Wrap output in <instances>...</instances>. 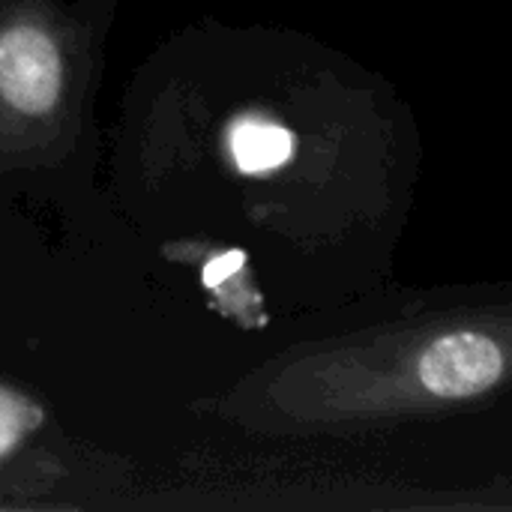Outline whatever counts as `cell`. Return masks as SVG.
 <instances>
[{
  "label": "cell",
  "mask_w": 512,
  "mask_h": 512,
  "mask_svg": "<svg viewBox=\"0 0 512 512\" xmlns=\"http://www.w3.org/2000/svg\"><path fill=\"white\" fill-rule=\"evenodd\" d=\"M60 51L48 33L15 24L0 36V96L21 114H45L60 96Z\"/></svg>",
  "instance_id": "1"
},
{
  "label": "cell",
  "mask_w": 512,
  "mask_h": 512,
  "mask_svg": "<svg viewBox=\"0 0 512 512\" xmlns=\"http://www.w3.org/2000/svg\"><path fill=\"white\" fill-rule=\"evenodd\" d=\"M504 375L501 348L480 333H450L420 357V381L441 399H468L495 387Z\"/></svg>",
  "instance_id": "2"
},
{
  "label": "cell",
  "mask_w": 512,
  "mask_h": 512,
  "mask_svg": "<svg viewBox=\"0 0 512 512\" xmlns=\"http://www.w3.org/2000/svg\"><path fill=\"white\" fill-rule=\"evenodd\" d=\"M231 156L240 171L246 174H261L273 171L282 162L291 159L294 138L285 126L261 120V117H243L231 126Z\"/></svg>",
  "instance_id": "3"
},
{
  "label": "cell",
  "mask_w": 512,
  "mask_h": 512,
  "mask_svg": "<svg viewBox=\"0 0 512 512\" xmlns=\"http://www.w3.org/2000/svg\"><path fill=\"white\" fill-rule=\"evenodd\" d=\"M36 423L39 411L30 402H24L12 390H0V453L12 450Z\"/></svg>",
  "instance_id": "4"
},
{
  "label": "cell",
  "mask_w": 512,
  "mask_h": 512,
  "mask_svg": "<svg viewBox=\"0 0 512 512\" xmlns=\"http://www.w3.org/2000/svg\"><path fill=\"white\" fill-rule=\"evenodd\" d=\"M243 252H228V255H219V258H213L207 267H204V282L207 285H219V282H225L234 270H240L243 267Z\"/></svg>",
  "instance_id": "5"
}]
</instances>
